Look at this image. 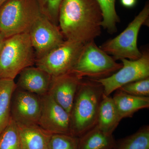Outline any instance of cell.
I'll use <instances>...</instances> for the list:
<instances>
[{
	"label": "cell",
	"mask_w": 149,
	"mask_h": 149,
	"mask_svg": "<svg viewBox=\"0 0 149 149\" xmlns=\"http://www.w3.org/2000/svg\"><path fill=\"white\" fill-rule=\"evenodd\" d=\"M84 44L65 40L59 46L35 61L36 67L57 77L71 72Z\"/></svg>",
	"instance_id": "obj_7"
},
{
	"label": "cell",
	"mask_w": 149,
	"mask_h": 149,
	"mask_svg": "<svg viewBox=\"0 0 149 149\" xmlns=\"http://www.w3.org/2000/svg\"><path fill=\"white\" fill-rule=\"evenodd\" d=\"M48 149H78V138L70 134H52Z\"/></svg>",
	"instance_id": "obj_22"
},
{
	"label": "cell",
	"mask_w": 149,
	"mask_h": 149,
	"mask_svg": "<svg viewBox=\"0 0 149 149\" xmlns=\"http://www.w3.org/2000/svg\"><path fill=\"white\" fill-rule=\"evenodd\" d=\"M102 12L97 0H63L58 24L65 40L85 45L100 35Z\"/></svg>",
	"instance_id": "obj_1"
},
{
	"label": "cell",
	"mask_w": 149,
	"mask_h": 149,
	"mask_svg": "<svg viewBox=\"0 0 149 149\" xmlns=\"http://www.w3.org/2000/svg\"><path fill=\"white\" fill-rule=\"evenodd\" d=\"M122 119L112 97L103 94L99 107L96 125L104 133L112 135Z\"/></svg>",
	"instance_id": "obj_14"
},
{
	"label": "cell",
	"mask_w": 149,
	"mask_h": 149,
	"mask_svg": "<svg viewBox=\"0 0 149 149\" xmlns=\"http://www.w3.org/2000/svg\"><path fill=\"white\" fill-rule=\"evenodd\" d=\"M122 66L93 41L84 45L71 72L80 78L98 80L109 77Z\"/></svg>",
	"instance_id": "obj_5"
},
{
	"label": "cell",
	"mask_w": 149,
	"mask_h": 149,
	"mask_svg": "<svg viewBox=\"0 0 149 149\" xmlns=\"http://www.w3.org/2000/svg\"><path fill=\"white\" fill-rule=\"evenodd\" d=\"M149 17V4L143 8L119 35L107 40L100 47L116 61L122 59L130 60L139 59L142 52L138 47V35L141 27L148 22Z\"/></svg>",
	"instance_id": "obj_6"
},
{
	"label": "cell",
	"mask_w": 149,
	"mask_h": 149,
	"mask_svg": "<svg viewBox=\"0 0 149 149\" xmlns=\"http://www.w3.org/2000/svg\"><path fill=\"white\" fill-rule=\"evenodd\" d=\"M116 149H149V125H145L132 135L116 142Z\"/></svg>",
	"instance_id": "obj_19"
},
{
	"label": "cell",
	"mask_w": 149,
	"mask_h": 149,
	"mask_svg": "<svg viewBox=\"0 0 149 149\" xmlns=\"http://www.w3.org/2000/svg\"><path fill=\"white\" fill-rule=\"evenodd\" d=\"M35 61L29 33L8 37L0 53V78L14 80L24 68L33 66Z\"/></svg>",
	"instance_id": "obj_4"
},
{
	"label": "cell",
	"mask_w": 149,
	"mask_h": 149,
	"mask_svg": "<svg viewBox=\"0 0 149 149\" xmlns=\"http://www.w3.org/2000/svg\"><path fill=\"white\" fill-rule=\"evenodd\" d=\"M42 14L37 0H8L0 8V33L6 39L28 33Z\"/></svg>",
	"instance_id": "obj_3"
},
{
	"label": "cell",
	"mask_w": 149,
	"mask_h": 149,
	"mask_svg": "<svg viewBox=\"0 0 149 149\" xmlns=\"http://www.w3.org/2000/svg\"><path fill=\"white\" fill-rule=\"evenodd\" d=\"M8 0H0V8Z\"/></svg>",
	"instance_id": "obj_27"
},
{
	"label": "cell",
	"mask_w": 149,
	"mask_h": 149,
	"mask_svg": "<svg viewBox=\"0 0 149 149\" xmlns=\"http://www.w3.org/2000/svg\"><path fill=\"white\" fill-rule=\"evenodd\" d=\"M42 108L38 125L51 134L71 135L70 114L47 93L41 96Z\"/></svg>",
	"instance_id": "obj_11"
},
{
	"label": "cell",
	"mask_w": 149,
	"mask_h": 149,
	"mask_svg": "<svg viewBox=\"0 0 149 149\" xmlns=\"http://www.w3.org/2000/svg\"><path fill=\"white\" fill-rule=\"evenodd\" d=\"M82 79L71 72L52 77L48 93L69 114Z\"/></svg>",
	"instance_id": "obj_12"
},
{
	"label": "cell",
	"mask_w": 149,
	"mask_h": 149,
	"mask_svg": "<svg viewBox=\"0 0 149 149\" xmlns=\"http://www.w3.org/2000/svg\"><path fill=\"white\" fill-rule=\"evenodd\" d=\"M42 108L41 96L16 88L11 101V117L19 125H38Z\"/></svg>",
	"instance_id": "obj_10"
},
{
	"label": "cell",
	"mask_w": 149,
	"mask_h": 149,
	"mask_svg": "<svg viewBox=\"0 0 149 149\" xmlns=\"http://www.w3.org/2000/svg\"><path fill=\"white\" fill-rule=\"evenodd\" d=\"M113 100L122 119L131 117L136 112L149 108V97L132 95L118 90Z\"/></svg>",
	"instance_id": "obj_15"
},
{
	"label": "cell",
	"mask_w": 149,
	"mask_h": 149,
	"mask_svg": "<svg viewBox=\"0 0 149 149\" xmlns=\"http://www.w3.org/2000/svg\"><path fill=\"white\" fill-rule=\"evenodd\" d=\"M0 149H21L19 127L11 117L0 134Z\"/></svg>",
	"instance_id": "obj_21"
},
{
	"label": "cell",
	"mask_w": 149,
	"mask_h": 149,
	"mask_svg": "<svg viewBox=\"0 0 149 149\" xmlns=\"http://www.w3.org/2000/svg\"><path fill=\"white\" fill-rule=\"evenodd\" d=\"M120 2L124 7L131 8L136 4V0H120Z\"/></svg>",
	"instance_id": "obj_25"
},
{
	"label": "cell",
	"mask_w": 149,
	"mask_h": 149,
	"mask_svg": "<svg viewBox=\"0 0 149 149\" xmlns=\"http://www.w3.org/2000/svg\"><path fill=\"white\" fill-rule=\"evenodd\" d=\"M43 13L52 23L58 24L59 11L63 0H37Z\"/></svg>",
	"instance_id": "obj_24"
},
{
	"label": "cell",
	"mask_w": 149,
	"mask_h": 149,
	"mask_svg": "<svg viewBox=\"0 0 149 149\" xmlns=\"http://www.w3.org/2000/svg\"><path fill=\"white\" fill-rule=\"evenodd\" d=\"M112 135L104 133L97 125L78 138V149H116Z\"/></svg>",
	"instance_id": "obj_17"
},
{
	"label": "cell",
	"mask_w": 149,
	"mask_h": 149,
	"mask_svg": "<svg viewBox=\"0 0 149 149\" xmlns=\"http://www.w3.org/2000/svg\"><path fill=\"white\" fill-rule=\"evenodd\" d=\"M103 14L102 27L109 33L113 34L117 31V24L120 19L116 10V0H97Z\"/></svg>",
	"instance_id": "obj_20"
},
{
	"label": "cell",
	"mask_w": 149,
	"mask_h": 149,
	"mask_svg": "<svg viewBox=\"0 0 149 149\" xmlns=\"http://www.w3.org/2000/svg\"><path fill=\"white\" fill-rule=\"evenodd\" d=\"M17 88L14 80L0 78V134L11 118V101Z\"/></svg>",
	"instance_id": "obj_18"
},
{
	"label": "cell",
	"mask_w": 149,
	"mask_h": 149,
	"mask_svg": "<svg viewBox=\"0 0 149 149\" xmlns=\"http://www.w3.org/2000/svg\"><path fill=\"white\" fill-rule=\"evenodd\" d=\"M28 33L36 60L58 47L65 40L59 27L44 14L36 20Z\"/></svg>",
	"instance_id": "obj_9"
},
{
	"label": "cell",
	"mask_w": 149,
	"mask_h": 149,
	"mask_svg": "<svg viewBox=\"0 0 149 149\" xmlns=\"http://www.w3.org/2000/svg\"><path fill=\"white\" fill-rule=\"evenodd\" d=\"M18 125L21 149H48L52 134L38 125Z\"/></svg>",
	"instance_id": "obj_16"
},
{
	"label": "cell",
	"mask_w": 149,
	"mask_h": 149,
	"mask_svg": "<svg viewBox=\"0 0 149 149\" xmlns=\"http://www.w3.org/2000/svg\"><path fill=\"white\" fill-rule=\"evenodd\" d=\"M103 94L100 83L94 79L83 78L70 114L71 135L79 138L97 125Z\"/></svg>",
	"instance_id": "obj_2"
},
{
	"label": "cell",
	"mask_w": 149,
	"mask_h": 149,
	"mask_svg": "<svg viewBox=\"0 0 149 149\" xmlns=\"http://www.w3.org/2000/svg\"><path fill=\"white\" fill-rule=\"evenodd\" d=\"M123 66L119 70L106 78L95 80L103 88L104 95L109 96L123 85L149 77V53L142 52L139 59L120 60Z\"/></svg>",
	"instance_id": "obj_8"
},
{
	"label": "cell",
	"mask_w": 149,
	"mask_h": 149,
	"mask_svg": "<svg viewBox=\"0 0 149 149\" xmlns=\"http://www.w3.org/2000/svg\"><path fill=\"white\" fill-rule=\"evenodd\" d=\"M118 90L132 95L149 97V77L128 83Z\"/></svg>",
	"instance_id": "obj_23"
},
{
	"label": "cell",
	"mask_w": 149,
	"mask_h": 149,
	"mask_svg": "<svg viewBox=\"0 0 149 149\" xmlns=\"http://www.w3.org/2000/svg\"><path fill=\"white\" fill-rule=\"evenodd\" d=\"M6 38L0 33V53L2 49L3 45L4 43Z\"/></svg>",
	"instance_id": "obj_26"
},
{
	"label": "cell",
	"mask_w": 149,
	"mask_h": 149,
	"mask_svg": "<svg viewBox=\"0 0 149 149\" xmlns=\"http://www.w3.org/2000/svg\"><path fill=\"white\" fill-rule=\"evenodd\" d=\"M19 75L17 88L41 96L48 93L52 77L37 67L29 66Z\"/></svg>",
	"instance_id": "obj_13"
}]
</instances>
